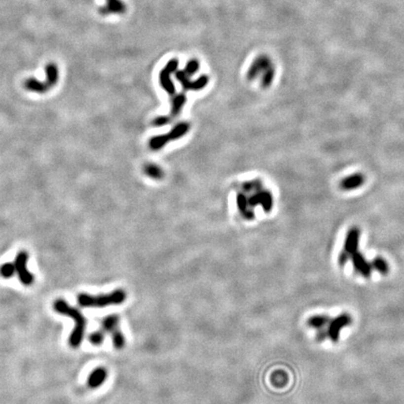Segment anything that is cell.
Here are the masks:
<instances>
[{
    "mask_svg": "<svg viewBox=\"0 0 404 404\" xmlns=\"http://www.w3.org/2000/svg\"><path fill=\"white\" fill-rule=\"evenodd\" d=\"M54 310L58 314L67 315L74 321V329L70 337V344L73 348H77L81 345V341L85 332L86 320L83 314L77 309L67 303L63 299H57L54 304Z\"/></svg>",
    "mask_w": 404,
    "mask_h": 404,
    "instance_id": "6da1fadb",
    "label": "cell"
},
{
    "mask_svg": "<svg viewBox=\"0 0 404 404\" xmlns=\"http://www.w3.org/2000/svg\"><path fill=\"white\" fill-rule=\"evenodd\" d=\"M126 292L122 289H116L108 294L93 296L82 293L78 296V303L85 308H105L108 306L119 305L125 302Z\"/></svg>",
    "mask_w": 404,
    "mask_h": 404,
    "instance_id": "7a4b0ae2",
    "label": "cell"
},
{
    "mask_svg": "<svg viewBox=\"0 0 404 404\" xmlns=\"http://www.w3.org/2000/svg\"><path fill=\"white\" fill-rule=\"evenodd\" d=\"M352 321L353 319L350 314L347 313L339 314L335 318L331 319L327 328L328 339H330L332 342H337L340 339L341 330L350 326Z\"/></svg>",
    "mask_w": 404,
    "mask_h": 404,
    "instance_id": "3957f363",
    "label": "cell"
},
{
    "mask_svg": "<svg viewBox=\"0 0 404 404\" xmlns=\"http://www.w3.org/2000/svg\"><path fill=\"white\" fill-rule=\"evenodd\" d=\"M27 259H28V256H27L26 252H20L15 260H14V267H15V271L18 275L19 280L20 282L24 285V286H31L34 282V276L33 274L27 269Z\"/></svg>",
    "mask_w": 404,
    "mask_h": 404,
    "instance_id": "277c9868",
    "label": "cell"
},
{
    "mask_svg": "<svg viewBox=\"0 0 404 404\" xmlns=\"http://www.w3.org/2000/svg\"><path fill=\"white\" fill-rule=\"evenodd\" d=\"M350 259L358 273L365 278H368L370 276L372 271L371 264L367 261L365 257L360 252H356L355 254H353L351 256Z\"/></svg>",
    "mask_w": 404,
    "mask_h": 404,
    "instance_id": "5b68a950",
    "label": "cell"
},
{
    "mask_svg": "<svg viewBox=\"0 0 404 404\" xmlns=\"http://www.w3.org/2000/svg\"><path fill=\"white\" fill-rule=\"evenodd\" d=\"M359 240H360V230L359 228L356 226L350 228L348 233L346 235L345 241H344L343 252L351 257L353 254L359 251L358 249H359Z\"/></svg>",
    "mask_w": 404,
    "mask_h": 404,
    "instance_id": "8992f818",
    "label": "cell"
},
{
    "mask_svg": "<svg viewBox=\"0 0 404 404\" xmlns=\"http://www.w3.org/2000/svg\"><path fill=\"white\" fill-rule=\"evenodd\" d=\"M365 184V176L362 173L352 174L341 180L340 187L344 191H351L361 187Z\"/></svg>",
    "mask_w": 404,
    "mask_h": 404,
    "instance_id": "52a82bcc",
    "label": "cell"
},
{
    "mask_svg": "<svg viewBox=\"0 0 404 404\" xmlns=\"http://www.w3.org/2000/svg\"><path fill=\"white\" fill-rule=\"evenodd\" d=\"M107 376L108 373L105 368H97L90 373L87 379V385L91 388H98L104 384Z\"/></svg>",
    "mask_w": 404,
    "mask_h": 404,
    "instance_id": "ba28073f",
    "label": "cell"
},
{
    "mask_svg": "<svg viewBox=\"0 0 404 404\" xmlns=\"http://www.w3.org/2000/svg\"><path fill=\"white\" fill-rule=\"evenodd\" d=\"M124 10L125 6L121 0H106V5L99 9V12L107 15L110 13H122Z\"/></svg>",
    "mask_w": 404,
    "mask_h": 404,
    "instance_id": "9c48e42d",
    "label": "cell"
},
{
    "mask_svg": "<svg viewBox=\"0 0 404 404\" xmlns=\"http://www.w3.org/2000/svg\"><path fill=\"white\" fill-rule=\"evenodd\" d=\"M330 321H331V318H330L329 315H327V314H316V315L311 316L307 320V325H308V327L318 331V330L325 329V327L329 325Z\"/></svg>",
    "mask_w": 404,
    "mask_h": 404,
    "instance_id": "30bf717a",
    "label": "cell"
},
{
    "mask_svg": "<svg viewBox=\"0 0 404 404\" xmlns=\"http://www.w3.org/2000/svg\"><path fill=\"white\" fill-rule=\"evenodd\" d=\"M119 316L117 314H110L106 316L101 323L102 331L105 332L111 333L114 330L118 329L119 325Z\"/></svg>",
    "mask_w": 404,
    "mask_h": 404,
    "instance_id": "8fae6325",
    "label": "cell"
},
{
    "mask_svg": "<svg viewBox=\"0 0 404 404\" xmlns=\"http://www.w3.org/2000/svg\"><path fill=\"white\" fill-rule=\"evenodd\" d=\"M270 380H271V384L273 386H276V387H282V386H286L288 384V374L283 370H277V371H274L272 373Z\"/></svg>",
    "mask_w": 404,
    "mask_h": 404,
    "instance_id": "7c38bea8",
    "label": "cell"
},
{
    "mask_svg": "<svg viewBox=\"0 0 404 404\" xmlns=\"http://www.w3.org/2000/svg\"><path fill=\"white\" fill-rule=\"evenodd\" d=\"M111 334V341L112 344L116 349H122L126 345V338L125 335L121 331V330L118 328L114 330Z\"/></svg>",
    "mask_w": 404,
    "mask_h": 404,
    "instance_id": "4fadbf2b",
    "label": "cell"
},
{
    "mask_svg": "<svg viewBox=\"0 0 404 404\" xmlns=\"http://www.w3.org/2000/svg\"><path fill=\"white\" fill-rule=\"evenodd\" d=\"M371 267L372 269H375L381 274H387L389 271V265L383 257H377L373 260L371 261Z\"/></svg>",
    "mask_w": 404,
    "mask_h": 404,
    "instance_id": "5bb4252c",
    "label": "cell"
},
{
    "mask_svg": "<svg viewBox=\"0 0 404 404\" xmlns=\"http://www.w3.org/2000/svg\"><path fill=\"white\" fill-rule=\"evenodd\" d=\"M15 267L14 264H10V263H6L4 264L1 268H0V273L4 278L9 279L11 278L14 273H15Z\"/></svg>",
    "mask_w": 404,
    "mask_h": 404,
    "instance_id": "9a60e30c",
    "label": "cell"
},
{
    "mask_svg": "<svg viewBox=\"0 0 404 404\" xmlns=\"http://www.w3.org/2000/svg\"><path fill=\"white\" fill-rule=\"evenodd\" d=\"M103 332L104 331H95V332L92 333L89 336L90 342L93 345H96V346L101 345L103 343V341H104V339H105V336H104V333Z\"/></svg>",
    "mask_w": 404,
    "mask_h": 404,
    "instance_id": "2e32d148",
    "label": "cell"
},
{
    "mask_svg": "<svg viewBox=\"0 0 404 404\" xmlns=\"http://www.w3.org/2000/svg\"><path fill=\"white\" fill-rule=\"evenodd\" d=\"M327 338H328L327 330L322 329V330H318V331H317V333H316V337H315L316 341L321 342V341H325Z\"/></svg>",
    "mask_w": 404,
    "mask_h": 404,
    "instance_id": "e0dca14e",
    "label": "cell"
},
{
    "mask_svg": "<svg viewBox=\"0 0 404 404\" xmlns=\"http://www.w3.org/2000/svg\"><path fill=\"white\" fill-rule=\"evenodd\" d=\"M350 258L351 257L349 255H347L346 253H344V252L342 251L341 254H340V256H339V264H340L341 266H344Z\"/></svg>",
    "mask_w": 404,
    "mask_h": 404,
    "instance_id": "ac0fdd59",
    "label": "cell"
}]
</instances>
